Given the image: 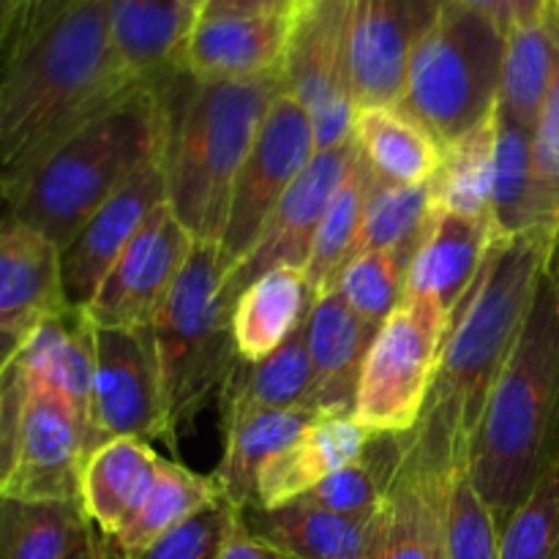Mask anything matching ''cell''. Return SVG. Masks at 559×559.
<instances>
[{
	"label": "cell",
	"instance_id": "1",
	"mask_svg": "<svg viewBox=\"0 0 559 559\" xmlns=\"http://www.w3.org/2000/svg\"><path fill=\"white\" fill-rule=\"evenodd\" d=\"M142 87L120 69L104 0H49L0 58V186Z\"/></svg>",
	"mask_w": 559,
	"mask_h": 559
},
{
	"label": "cell",
	"instance_id": "2",
	"mask_svg": "<svg viewBox=\"0 0 559 559\" xmlns=\"http://www.w3.org/2000/svg\"><path fill=\"white\" fill-rule=\"evenodd\" d=\"M551 240L522 233L500 240L456 309L424 415L407 437V459L448 475L469 453L489 393L533 309Z\"/></svg>",
	"mask_w": 559,
	"mask_h": 559
},
{
	"label": "cell",
	"instance_id": "3",
	"mask_svg": "<svg viewBox=\"0 0 559 559\" xmlns=\"http://www.w3.org/2000/svg\"><path fill=\"white\" fill-rule=\"evenodd\" d=\"M153 85L167 109L169 207L197 243L222 246L235 180L267 109L284 91V69L224 82H200L178 69Z\"/></svg>",
	"mask_w": 559,
	"mask_h": 559
},
{
	"label": "cell",
	"instance_id": "4",
	"mask_svg": "<svg viewBox=\"0 0 559 559\" xmlns=\"http://www.w3.org/2000/svg\"><path fill=\"white\" fill-rule=\"evenodd\" d=\"M559 456V306L544 271L527 325L497 377L467 453V473L500 530Z\"/></svg>",
	"mask_w": 559,
	"mask_h": 559
},
{
	"label": "cell",
	"instance_id": "5",
	"mask_svg": "<svg viewBox=\"0 0 559 559\" xmlns=\"http://www.w3.org/2000/svg\"><path fill=\"white\" fill-rule=\"evenodd\" d=\"M164 145L162 93L156 85L136 87L0 186L3 216L47 235L63 251L93 213Z\"/></svg>",
	"mask_w": 559,
	"mask_h": 559
},
{
	"label": "cell",
	"instance_id": "6",
	"mask_svg": "<svg viewBox=\"0 0 559 559\" xmlns=\"http://www.w3.org/2000/svg\"><path fill=\"white\" fill-rule=\"evenodd\" d=\"M229 273L233 262L222 246L197 243L147 328L175 442L213 399L222 396L224 382L238 364L229 325Z\"/></svg>",
	"mask_w": 559,
	"mask_h": 559
},
{
	"label": "cell",
	"instance_id": "7",
	"mask_svg": "<svg viewBox=\"0 0 559 559\" xmlns=\"http://www.w3.org/2000/svg\"><path fill=\"white\" fill-rule=\"evenodd\" d=\"M502 58L506 33L451 0L415 49L396 107L445 147L497 109Z\"/></svg>",
	"mask_w": 559,
	"mask_h": 559
},
{
	"label": "cell",
	"instance_id": "8",
	"mask_svg": "<svg viewBox=\"0 0 559 559\" xmlns=\"http://www.w3.org/2000/svg\"><path fill=\"white\" fill-rule=\"evenodd\" d=\"M451 317L426 298H404L377 328L364 358L353 415L371 435H409L435 385Z\"/></svg>",
	"mask_w": 559,
	"mask_h": 559
},
{
	"label": "cell",
	"instance_id": "9",
	"mask_svg": "<svg viewBox=\"0 0 559 559\" xmlns=\"http://www.w3.org/2000/svg\"><path fill=\"white\" fill-rule=\"evenodd\" d=\"M355 0H306L284 58V87L309 112L317 153L353 140L355 87L349 36Z\"/></svg>",
	"mask_w": 559,
	"mask_h": 559
},
{
	"label": "cell",
	"instance_id": "10",
	"mask_svg": "<svg viewBox=\"0 0 559 559\" xmlns=\"http://www.w3.org/2000/svg\"><path fill=\"white\" fill-rule=\"evenodd\" d=\"M314 156V129L309 112L284 87L267 109L260 134L235 180L233 205L222 238V251L233 267L240 265L254 249L271 213Z\"/></svg>",
	"mask_w": 559,
	"mask_h": 559
},
{
	"label": "cell",
	"instance_id": "11",
	"mask_svg": "<svg viewBox=\"0 0 559 559\" xmlns=\"http://www.w3.org/2000/svg\"><path fill=\"white\" fill-rule=\"evenodd\" d=\"M134 437L178 448L164 407L162 380L147 331L96 328V371L87 409V453Z\"/></svg>",
	"mask_w": 559,
	"mask_h": 559
},
{
	"label": "cell",
	"instance_id": "12",
	"mask_svg": "<svg viewBox=\"0 0 559 559\" xmlns=\"http://www.w3.org/2000/svg\"><path fill=\"white\" fill-rule=\"evenodd\" d=\"M85 462L87 424L80 409L60 391L27 377L11 473L0 486V495L82 506Z\"/></svg>",
	"mask_w": 559,
	"mask_h": 559
},
{
	"label": "cell",
	"instance_id": "13",
	"mask_svg": "<svg viewBox=\"0 0 559 559\" xmlns=\"http://www.w3.org/2000/svg\"><path fill=\"white\" fill-rule=\"evenodd\" d=\"M194 246L197 240L178 222L169 202H162L115 260L85 306L93 325L147 331Z\"/></svg>",
	"mask_w": 559,
	"mask_h": 559
},
{
	"label": "cell",
	"instance_id": "14",
	"mask_svg": "<svg viewBox=\"0 0 559 559\" xmlns=\"http://www.w3.org/2000/svg\"><path fill=\"white\" fill-rule=\"evenodd\" d=\"M451 0H355L349 58L355 104H396L409 60Z\"/></svg>",
	"mask_w": 559,
	"mask_h": 559
},
{
	"label": "cell",
	"instance_id": "15",
	"mask_svg": "<svg viewBox=\"0 0 559 559\" xmlns=\"http://www.w3.org/2000/svg\"><path fill=\"white\" fill-rule=\"evenodd\" d=\"M162 202H167L164 151L147 158L60 251V273L69 306L85 309L91 304L109 267Z\"/></svg>",
	"mask_w": 559,
	"mask_h": 559
},
{
	"label": "cell",
	"instance_id": "16",
	"mask_svg": "<svg viewBox=\"0 0 559 559\" xmlns=\"http://www.w3.org/2000/svg\"><path fill=\"white\" fill-rule=\"evenodd\" d=\"M355 151H358V145H355V140H349L342 147L317 153L311 158L309 167L300 173L293 189L282 197L276 211L271 213L254 249L229 273L227 295L233 304L240 295V289H246L251 282H257L262 273L273 271V267H306L322 216H325L336 189L342 186L344 175H347L349 164L355 158Z\"/></svg>",
	"mask_w": 559,
	"mask_h": 559
},
{
	"label": "cell",
	"instance_id": "17",
	"mask_svg": "<svg viewBox=\"0 0 559 559\" xmlns=\"http://www.w3.org/2000/svg\"><path fill=\"white\" fill-rule=\"evenodd\" d=\"M295 14L197 16L180 69L200 82L251 80L284 69Z\"/></svg>",
	"mask_w": 559,
	"mask_h": 559
},
{
	"label": "cell",
	"instance_id": "18",
	"mask_svg": "<svg viewBox=\"0 0 559 559\" xmlns=\"http://www.w3.org/2000/svg\"><path fill=\"white\" fill-rule=\"evenodd\" d=\"M506 240L495 218L431 213L404 284V298L435 300L453 320L495 246Z\"/></svg>",
	"mask_w": 559,
	"mask_h": 559
},
{
	"label": "cell",
	"instance_id": "19",
	"mask_svg": "<svg viewBox=\"0 0 559 559\" xmlns=\"http://www.w3.org/2000/svg\"><path fill=\"white\" fill-rule=\"evenodd\" d=\"M371 437L374 435L366 431L353 413H322L298 440L262 464L251 506L282 508L300 500L322 480L353 464Z\"/></svg>",
	"mask_w": 559,
	"mask_h": 559
},
{
	"label": "cell",
	"instance_id": "20",
	"mask_svg": "<svg viewBox=\"0 0 559 559\" xmlns=\"http://www.w3.org/2000/svg\"><path fill=\"white\" fill-rule=\"evenodd\" d=\"M66 309L58 246L33 227L0 218V331H33Z\"/></svg>",
	"mask_w": 559,
	"mask_h": 559
},
{
	"label": "cell",
	"instance_id": "21",
	"mask_svg": "<svg viewBox=\"0 0 559 559\" xmlns=\"http://www.w3.org/2000/svg\"><path fill=\"white\" fill-rule=\"evenodd\" d=\"M107 31L120 69L153 85L180 69L186 38L197 22L189 0H104Z\"/></svg>",
	"mask_w": 559,
	"mask_h": 559
},
{
	"label": "cell",
	"instance_id": "22",
	"mask_svg": "<svg viewBox=\"0 0 559 559\" xmlns=\"http://www.w3.org/2000/svg\"><path fill=\"white\" fill-rule=\"evenodd\" d=\"M385 506L371 516H342L295 500L282 508L249 506L240 513L251 533L293 559H369L385 519Z\"/></svg>",
	"mask_w": 559,
	"mask_h": 559
},
{
	"label": "cell",
	"instance_id": "23",
	"mask_svg": "<svg viewBox=\"0 0 559 559\" xmlns=\"http://www.w3.org/2000/svg\"><path fill=\"white\" fill-rule=\"evenodd\" d=\"M377 328L360 320L336 293L314 300L306 322L311 369H314V402L320 413H353L364 358L374 342Z\"/></svg>",
	"mask_w": 559,
	"mask_h": 559
},
{
	"label": "cell",
	"instance_id": "24",
	"mask_svg": "<svg viewBox=\"0 0 559 559\" xmlns=\"http://www.w3.org/2000/svg\"><path fill=\"white\" fill-rule=\"evenodd\" d=\"M306 267L282 265L240 289L233 304V342L238 360L260 364L309 322L314 309Z\"/></svg>",
	"mask_w": 559,
	"mask_h": 559
},
{
	"label": "cell",
	"instance_id": "25",
	"mask_svg": "<svg viewBox=\"0 0 559 559\" xmlns=\"http://www.w3.org/2000/svg\"><path fill=\"white\" fill-rule=\"evenodd\" d=\"M162 459L151 442L120 437L104 442L82 469V508L104 538H115L140 513L156 486Z\"/></svg>",
	"mask_w": 559,
	"mask_h": 559
},
{
	"label": "cell",
	"instance_id": "26",
	"mask_svg": "<svg viewBox=\"0 0 559 559\" xmlns=\"http://www.w3.org/2000/svg\"><path fill=\"white\" fill-rule=\"evenodd\" d=\"M445 478L404 459L369 559H445Z\"/></svg>",
	"mask_w": 559,
	"mask_h": 559
},
{
	"label": "cell",
	"instance_id": "27",
	"mask_svg": "<svg viewBox=\"0 0 559 559\" xmlns=\"http://www.w3.org/2000/svg\"><path fill=\"white\" fill-rule=\"evenodd\" d=\"M16 360L31 380L63 393L87 424L93 371H96V325L85 309L69 306L60 314L38 322L27 333Z\"/></svg>",
	"mask_w": 559,
	"mask_h": 559
},
{
	"label": "cell",
	"instance_id": "28",
	"mask_svg": "<svg viewBox=\"0 0 559 559\" xmlns=\"http://www.w3.org/2000/svg\"><path fill=\"white\" fill-rule=\"evenodd\" d=\"M311 402H314V369L306 344V325L260 364L238 360L218 396L224 426L238 424L257 413L311 407Z\"/></svg>",
	"mask_w": 559,
	"mask_h": 559
},
{
	"label": "cell",
	"instance_id": "29",
	"mask_svg": "<svg viewBox=\"0 0 559 559\" xmlns=\"http://www.w3.org/2000/svg\"><path fill=\"white\" fill-rule=\"evenodd\" d=\"M353 140L371 173L388 183L426 186L440 167V140L396 104L355 109Z\"/></svg>",
	"mask_w": 559,
	"mask_h": 559
},
{
	"label": "cell",
	"instance_id": "30",
	"mask_svg": "<svg viewBox=\"0 0 559 559\" xmlns=\"http://www.w3.org/2000/svg\"><path fill=\"white\" fill-rule=\"evenodd\" d=\"M320 415V409L311 407L273 409L224 426V456L213 473L224 500L240 511L249 508L254 502V486L262 464L298 440L306 426L314 424Z\"/></svg>",
	"mask_w": 559,
	"mask_h": 559
},
{
	"label": "cell",
	"instance_id": "31",
	"mask_svg": "<svg viewBox=\"0 0 559 559\" xmlns=\"http://www.w3.org/2000/svg\"><path fill=\"white\" fill-rule=\"evenodd\" d=\"M559 55V9L551 0L540 20L513 27L506 36L497 109L535 129L549 96Z\"/></svg>",
	"mask_w": 559,
	"mask_h": 559
},
{
	"label": "cell",
	"instance_id": "32",
	"mask_svg": "<svg viewBox=\"0 0 559 559\" xmlns=\"http://www.w3.org/2000/svg\"><path fill=\"white\" fill-rule=\"evenodd\" d=\"M497 153V109L467 134L442 147L437 173L426 183L431 213L491 218Z\"/></svg>",
	"mask_w": 559,
	"mask_h": 559
},
{
	"label": "cell",
	"instance_id": "33",
	"mask_svg": "<svg viewBox=\"0 0 559 559\" xmlns=\"http://www.w3.org/2000/svg\"><path fill=\"white\" fill-rule=\"evenodd\" d=\"M91 533L80 502L0 495V559H69Z\"/></svg>",
	"mask_w": 559,
	"mask_h": 559
},
{
	"label": "cell",
	"instance_id": "34",
	"mask_svg": "<svg viewBox=\"0 0 559 559\" xmlns=\"http://www.w3.org/2000/svg\"><path fill=\"white\" fill-rule=\"evenodd\" d=\"M224 500L213 475H200L178 462L162 459L156 486L145 506L140 508L129 527L115 538H107L109 549L118 559H131L156 544L162 535L183 524L194 513L205 511L213 502Z\"/></svg>",
	"mask_w": 559,
	"mask_h": 559
},
{
	"label": "cell",
	"instance_id": "35",
	"mask_svg": "<svg viewBox=\"0 0 559 559\" xmlns=\"http://www.w3.org/2000/svg\"><path fill=\"white\" fill-rule=\"evenodd\" d=\"M407 459V437L374 435L353 464L338 469L300 500L342 516H371L391 497Z\"/></svg>",
	"mask_w": 559,
	"mask_h": 559
},
{
	"label": "cell",
	"instance_id": "36",
	"mask_svg": "<svg viewBox=\"0 0 559 559\" xmlns=\"http://www.w3.org/2000/svg\"><path fill=\"white\" fill-rule=\"evenodd\" d=\"M371 186H374V173L366 164V158L360 156V151H355L353 164H349L342 186L336 189L325 216H322L314 243H311L309 260H306V276H309L317 298H322V295L336 287L344 265L353 257L355 240H358L360 224H364L366 216V205H369Z\"/></svg>",
	"mask_w": 559,
	"mask_h": 559
},
{
	"label": "cell",
	"instance_id": "37",
	"mask_svg": "<svg viewBox=\"0 0 559 559\" xmlns=\"http://www.w3.org/2000/svg\"><path fill=\"white\" fill-rule=\"evenodd\" d=\"M429 189L426 186L388 183L374 175V186H371L369 205H366L353 257L360 251L380 249L393 251L402 260L413 262L426 227H429Z\"/></svg>",
	"mask_w": 559,
	"mask_h": 559
},
{
	"label": "cell",
	"instance_id": "38",
	"mask_svg": "<svg viewBox=\"0 0 559 559\" xmlns=\"http://www.w3.org/2000/svg\"><path fill=\"white\" fill-rule=\"evenodd\" d=\"M533 131L497 109V153L491 218L502 238L527 233L533 194Z\"/></svg>",
	"mask_w": 559,
	"mask_h": 559
},
{
	"label": "cell",
	"instance_id": "39",
	"mask_svg": "<svg viewBox=\"0 0 559 559\" xmlns=\"http://www.w3.org/2000/svg\"><path fill=\"white\" fill-rule=\"evenodd\" d=\"M409 262L393 251H360L344 265L333 293L369 325L380 328L404 300Z\"/></svg>",
	"mask_w": 559,
	"mask_h": 559
},
{
	"label": "cell",
	"instance_id": "40",
	"mask_svg": "<svg viewBox=\"0 0 559 559\" xmlns=\"http://www.w3.org/2000/svg\"><path fill=\"white\" fill-rule=\"evenodd\" d=\"M445 559H500V524L475 489L467 459L445 478Z\"/></svg>",
	"mask_w": 559,
	"mask_h": 559
},
{
	"label": "cell",
	"instance_id": "41",
	"mask_svg": "<svg viewBox=\"0 0 559 559\" xmlns=\"http://www.w3.org/2000/svg\"><path fill=\"white\" fill-rule=\"evenodd\" d=\"M500 559H559V456L500 530Z\"/></svg>",
	"mask_w": 559,
	"mask_h": 559
},
{
	"label": "cell",
	"instance_id": "42",
	"mask_svg": "<svg viewBox=\"0 0 559 559\" xmlns=\"http://www.w3.org/2000/svg\"><path fill=\"white\" fill-rule=\"evenodd\" d=\"M540 233L555 243L559 233V55L549 96L533 131V194L527 233Z\"/></svg>",
	"mask_w": 559,
	"mask_h": 559
},
{
	"label": "cell",
	"instance_id": "43",
	"mask_svg": "<svg viewBox=\"0 0 559 559\" xmlns=\"http://www.w3.org/2000/svg\"><path fill=\"white\" fill-rule=\"evenodd\" d=\"M233 513L235 506H229L227 500L213 502L205 511L186 519L183 524L169 530V533L162 535L156 544L147 546L142 555L131 559H216L218 549H222L224 544V535H227V524L229 519H233Z\"/></svg>",
	"mask_w": 559,
	"mask_h": 559
},
{
	"label": "cell",
	"instance_id": "44",
	"mask_svg": "<svg viewBox=\"0 0 559 559\" xmlns=\"http://www.w3.org/2000/svg\"><path fill=\"white\" fill-rule=\"evenodd\" d=\"M453 3L478 11L508 36L513 27L540 20L549 11L551 0H453Z\"/></svg>",
	"mask_w": 559,
	"mask_h": 559
},
{
	"label": "cell",
	"instance_id": "45",
	"mask_svg": "<svg viewBox=\"0 0 559 559\" xmlns=\"http://www.w3.org/2000/svg\"><path fill=\"white\" fill-rule=\"evenodd\" d=\"M216 559H293L284 555L282 549H276L273 544L262 540L260 535H254L249 530V524L243 522V513L240 508H235L233 519L227 524V535H224V544L218 549Z\"/></svg>",
	"mask_w": 559,
	"mask_h": 559
},
{
	"label": "cell",
	"instance_id": "46",
	"mask_svg": "<svg viewBox=\"0 0 559 559\" xmlns=\"http://www.w3.org/2000/svg\"><path fill=\"white\" fill-rule=\"evenodd\" d=\"M306 0H205L200 16L213 14H298Z\"/></svg>",
	"mask_w": 559,
	"mask_h": 559
},
{
	"label": "cell",
	"instance_id": "47",
	"mask_svg": "<svg viewBox=\"0 0 559 559\" xmlns=\"http://www.w3.org/2000/svg\"><path fill=\"white\" fill-rule=\"evenodd\" d=\"M69 559H115V557H112V549H109L107 538H104V535L93 527L91 538H87L85 544H82Z\"/></svg>",
	"mask_w": 559,
	"mask_h": 559
},
{
	"label": "cell",
	"instance_id": "48",
	"mask_svg": "<svg viewBox=\"0 0 559 559\" xmlns=\"http://www.w3.org/2000/svg\"><path fill=\"white\" fill-rule=\"evenodd\" d=\"M16 33V0H0V58Z\"/></svg>",
	"mask_w": 559,
	"mask_h": 559
},
{
	"label": "cell",
	"instance_id": "49",
	"mask_svg": "<svg viewBox=\"0 0 559 559\" xmlns=\"http://www.w3.org/2000/svg\"><path fill=\"white\" fill-rule=\"evenodd\" d=\"M27 333L31 331H0V374H3L5 366L16 358V353L25 344Z\"/></svg>",
	"mask_w": 559,
	"mask_h": 559
},
{
	"label": "cell",
	"instance_id": "50",
	"mask_svg": "<svg viewBox=\"0 0 559 559\" xmlns=\"http://www.w3.org/2000/svg\"><path fill=\"white\" fill-rule=\"evenodd\" d=\"M44 0H16V33L22 31V27L27 25V22L33 20V14H36L38 9H41ZM14 33V36H16Z\"/></svg>",
	"mask_w": 559,
	"mask_h": 559
},
{
	"label": "cell",
	"instance_id": "51",
	"mask_svg": "<svg viewBox=\"0 0 559 559\" xmlns=\"http://www.w3.org/2000/svg\"><path fill=\"white\" fill-rule=\"evenodd\" d=\"M546 271H549V276H551V284H555V293H557V306H559V233H557L555 243H551L549 260H546Z\"/></svg>",
	"mask_w": 559,
	"mask_h": 559
},
{
	"label": "cell",
	"instance_id": "52",
	"mask_svg": "<svg viewBox=\"0 0 559 559\" xmlns=\"http://www.w3.org/2000/svg\"><path fill=\"white\" fill-rule=\"evenodd\" d=\"M202 3H205V0H189V5H191V9H197V16H200V9H202Z\"/></svg>",
	"mask_w": 559,
	"mask_h": 559
},
{
	"label": "cell",
	"instance_id": "53",
	"mask_svg": "<svg viewBox=\"0 0 559 559\" xmlns=\"http://www.w3.org/2000/svg\"><path fill=\"white\" fill-rule=\"evenodd\" d=\"M44 3H49V0H44ZM44 3H41V5H44ZM33 16H36V14H33Z\"/></svg>",
	"mask_w": 559,
	"mask_h": 559
},
{
	"label": "cell",
	"instance_id": "54",
	"mask_svg": "<svg viewBox=\"0 0 559 559\" xmlns=\"http://www.w3.org/2000/svg\"><path fill=\"white\" fill-rule=\"evenodd\" d=\"M555 3H557V9H559V0H555Z\"/></svg>",
	"mask_w": 559,
	"mask_h": 559
}]
</instances>
